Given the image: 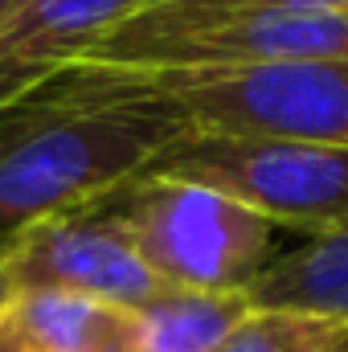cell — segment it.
Segmentation results:
<instances>
[{"label":"cell","mask_w":348,"mask_h":352,"mask_svg":"<svg viewBox=\"0 0 348 352\" xmlns=\"http://www.w3.org/2000/svg\"><path fill=\"white\" fill-rule=\"evenodd\" d=\"M193 123L144 74L70 62L0 102V242L98 205Z\"/></svg>","instance_id":"6da1fadb"},{"label":"cell","mask_w":348,"mask_h":352,"mask_svg":"<svg viewBox=\"0 0 348 352\" xmlns=\"http://www.w3.org/2000/svg\"><path fill=\"white\" fill-rule=\"evenodd\" d=\"M316 58H348V16L287 12L246 0H144L78 62L144 78H173L238 74Z\"/></svg>","instance_id":"7a4b0ae2"},{"label":"cell","mask_w":348,"mask_h":352,"mask_svg":"<svg viewBox=\"0 0 348 352\" xmlns=\"http://www.w3.org/2000/svg\"><path fill=\"white\" fill-rule=\"evenodd\" d=\"M102 205L119 217L144 266L176 291L246 295L270 263L274 226L213 188L135 176Z\"/></svg>","instance_id":"3957f363"},{"label":"cell","mask_w":348,"mask_h":352,"mask_svg":"<svg viewBox=\"0 0 348 352\" xmlns=\"http://www.w3.org/2000/svg\"><path fill=\"white\" fill-rule=\"evenodd\" d=\"M140 176L213 188L270 226L320 238L348 221V148L188 131Z\"/></svg>","instance_id":"277c9868"},{"label":"cell","mask_w":348,"mask_h":352,"mask_svg":"<svg viewBox=\"0 0 348 352\" xmlns=\"http://www.w3.org/2000/svg\"><path fill=\"white\" fill-rule=\"evenodd\" d=\"M184 107L193 131L348 148V58L279 62L238 74L152 78Z\"/></svg>","instance_id":"5b68a950"},{"label":"cell","mask_w":348,"mask_h":352,"mask_svg":"<svg viewBox=\"0 0 348 352\" xmlns=\"http://www.w3.org/2000/svg\"><path fill=\"white\" fill-rule=\"evenodd\" d=\"M4 283H8V295L74 291V295L111 299L135 311L164 291V283L144 266L127 230L102 201L37 221L17 238H8Z\"/></svg>","instance_id":"8992f818"},{"label":"cell","mask_w":348,"mask_h":352,"mask_svg":"<svg viewBox=\"0 0 348 352\" xmlns=\"http://www.w3.org/2000/svg\"><path fill=\"white\" fill-rule=\"evenodd\" d=\"M4 320L21 352H140L144 336L135 307L74 291H17Z\"/></svg>","instance_id":"52a82bcc"},{"label":"cell","mask_w":348,"mask_h":352,"mask_svg":"<svg viewBox=\"0 0 348 352\" xmlns=\"http://www.w3.org/2000/svg\"><path fill=\"white\" fill-rule=\"evenodd\" d=\"M140 4L144 0H25L0 29V70L37 82L78 62Z\"/></svg>","instance_id":"ba28073f"},{"label":"cell","mask_w":348,"mask_h":352,"mask_svg":"<svg viewBox=\"0 0 348 352\" xmlns=\"http://www.w3.org/2000/svg\"><path fill=\"white\" fill-rule=\"evenodd\" d=\"M246 299L250 307L303 311L348 328V221L270 258Z\"/></svg>","instance_id":"9c48e42d"},{"label":"cell","mask_w":348,"mask_h":352,"mask_svg":"<svg viewBox=\"0 0 348 352\" xmlns=\"http://www.w3.org/2000/svg\"><path fill=\"white\" fill-rule=\"evenodd\" d=\"M246 316V295H205L164 287L152 303L140 307V352H213Z\"/></svg>","instance_id":"30bf717a"},{"label":"cell","mask_w":348,"mask_h":352,"mask_svg":"<svg viewBox=\"0 0 348 352\" xmlns=\"http://www.w3.org/2000/svg\"><path fill=\"white\" fill-rule=\"evenodd\" d=\"M348 344V328L332 320H316L303 311L250 307V316L213 352H336Z\"/></svg>","instance_id":"8fae6325"},{"label":"cell","mask_w":348,"mask_h":352,"mask_svg":"<svg viewBox=\"0 0 348 352\" xmlns=\"http://www.w3.org/2000/svg\"><path fill=\"white\" fill-rule=\"evenodd\" d=\"M246 4L287 8V12H328V16H348V0H246Z\"/></svg>","instance_id":"7c38bea8"},{"label":"cell","mask_w":348,"mask_h":352,"mask_svg":"<svg viewBox=\"0 0 348 352\" xmlns=\"http://www.w3.org/2000/svg\"><path fill=\"white\" fill-rule=\"evenodd\" d=\"M37 82H41V78H37ZM25 87H33V78H21V74H12V70H0V102L12 98L17 90H25Z\"/></svg>","instance_id":"4fadbf2b"},{"label":"cell","mask_w":348,"mask_h":352,"mask_svg":"<svg viewBox=\"0 0 348 352\" xmlns=\"http://www.w3.org/2000/svg\"><path fill=\"white\" fill-rule=\"evenodd\" d=\"M0 352H21L17 336H12V328H8V320H4V311H0Z\"/></svg>","instance_id":"5bb4252c"},{"label":"cell","mask_w":348,"mask_h":352,"mask_svg":"<svg viewBox=\"0 0 348 352\" xmlns=\"http://www.w3.org/2000/svg\"><path fill=\"white\" fill-rule=\"evenodd\" d=\"M21 4H25V0H0V29L8 25V16H12V12H17Z\"/></svg>","instance_id":"9a60e30c"},{"label":"cell","mask_w":348,"mask_h":352,"mask_svg":"<svg viewBox=\"0 0 348 352\" xmlns=\"http://www.w3.org/2000/svg\"><path fill=\"white\" fill-rule=\"evenodd\" d=\"M4 246H8V242H0V311H4V303H8V283H4Z\"/></svg>","instance_id":"2e32d148"},{"label":"cell","mask_w":348,"mask_h":352,"mask_svg":"<svg viewBox=\"0 0 348 352\" xmlns=\"http://www.w3.org/2000/svg\"><path fill=\"white\" fill-rule=\"evenodd\" d=\"M345 349H348V344H340V349H336V352H345Z\"/></svg>","instance_id":"e0dca14e"},{"label":"cell","mask_w":348,"mask_h":352,"mask_svg":"<svg viewBox=\"0 0 348 352\" xmlns=\"http://www.w3.org/2000/svg\"><path fill=\"white\" fill-rule=\"evenodd\" d=\"M345 352H348V349H345Z\"/></svg>","instance_id":"ac0fdd59"}]
</instances>
